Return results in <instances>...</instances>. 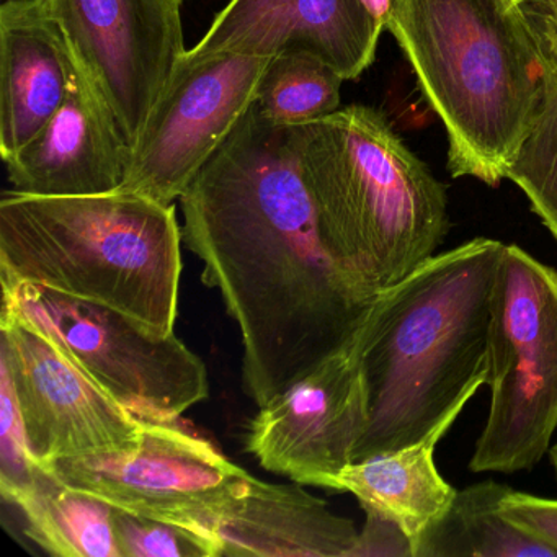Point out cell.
<instances>
[{
	"label": "cell",
	"instance_id": "1",
	"mask_svg": "<svg viewBox=\"0 0 557 557\" xmlns=\"http://www.w3.org/2000/svg\"><path fill=\"white\" fill-rule=\"evenodd\" d=\"M185 246L243 337V381L262 407L341 350L376 296L325 243L295 126L256 103L181 197Z\"/></svg>",
	"mask_w": 557,
	"mask_h": 557
},
{
	"label": "cell",
	"instance_id": "2",
	"mask_svg": "<svg viewBox=\"0 0 557 557\" xmlns=\"http://www.w3.org/2000/svg\"><path fill=\"white\" fill-rule=\"evenodd\" d=\"M504 247L475 237L376 296L363 324L368 417L354 462L422 438L484 386Z\"/></svg>",
	"mask_w": 557,
	"mask_h": 557
},
{
	"label": "cell",
	"instance_id": "3",
	"mask_svg": "<svg viewBox=\"0 0 557 557\" xmlns=\"http://www.w3.org/2000/svg\"><path fill=\"white\" fill-rule=\"evenodd\" d=\"M386 30L445 126L449 174L497 187L543 87V58L518 0H394Z\"/></svg>",
	"mask_w": 557,
	"mask_h": 557
},
{
	"label": "cell",
	"instance_id": "4",
	"mask_svg": "<svg viewBox=\"0 0 557 557\" xmlns=\"http://www.w3.org/2000/svg\"><path fill=\"white\" fill-rule=\"evenodd\" d=\"M182 230L174 205L132 191L0 200V283H34L174 334Z\"/></svg>",
	"mask_w": 557,
	"mask_h": 557
},
{
	"label": "cell",
	"instance_id": "5",
	"mask_svg": "<svg viewBox=\"0 0 557 557\" xmlns=\"http://www.w3.org/2000/svg\"><path fill=\"white\" fill-rule=\"evenodd\" d=\"M295 128L325 243L364 292L377 296L436 256L445 187L377 110L345 107Z\"/></svg>",
	"mask_w": 557,
	"mask_h": 557
},
{
	"label": "cell",
	"instance_id": "6",
	"mask_svg": "<svg viewBox=\"0 0 557 557\" xmlns=\"http://www.w3.org/2000/svg\"><path fill=\"white\" fill-rule=\"evenodd\" d=\"M485 384L491 406L469 469H533L557 430V272L513 244L495 273Z\"/></svg>",
	"mask_w": 557,
	"mask_h": 557
},
{
	"label": "cell",
	"instance_id": "7",
	"mask_svg": "<svg viewBox=\"0 0 557 557\" xmlns=\"http://www.w3.org/2000/svg\"><path fill=\"white\" fill-rule=\"evenodd\" d=\"M2 302L53 335L73 360L138 419L177 422L207 399L208 371L177 335L34 283L2 285Z\"/></svg>",
	"mask_w": 557,
	"mask_h": 557
},
{
	"label": "cell",
	"instance_id": "8",
	"mask_svg": "<svg viewBox=\"0 0 557 557\" xmlns=\"http://www.w3.org/2000/svg\"><path fill=\"white\" fill-rule=\"evenodd\" d=\"M47 469L113 508L194 531L220 557L221 527L250 478L190 430L145 419L129 448L60 459Z\"/></svg>",
	"mask_w": 557,
	"mask_h": 557
},
{
	"label": "cell",
	"instance_id": "9",
	"mask_svg": "<svg viewBox=\"0 0 557 557\" xmlns=\"http://www.w3.org/2000/svg\"><path fill=\"white\" fill-rule=\"evenodd\" d=\"M187 0H47L77 70L132 151L187 54Z\"/></svg>",
	"mask_w": 557,
	"mask_h": 557
},
{
	"label": "cell",
	"instance_id": "10",
	"mask_svg": "<svg viewBox=\"0 0 557 557\" xmlns=\"http://www.w3.org/2000/svg\"><path fill=\"white\" fill-rule=\"evenodd\" d=\"M273 58L184 57L129 151L120 190L181 200L259 96Z\"/></svg>",
	"mask_w": 557,
	"mask_h": 557
},
{
	"label": "cell",
	"instance_id": "11",
	"mask_svg": "<svg viewBox=\"0 0 557 557\" xmlns=\"http://www.w3.org/2000/svg\"><path fill=\"white\" fill-rule=\"evenodd\" d=\"M0 331V364L11 374L32 455L44 468L138 442V417L94 381L53 335L8 302H2Z\"/></svg>",
	"mask_w": 557,
	"mask_h": 557
},
{
	"label": "cell",
	"instance_id": "12",
	"mask_svg": "<svg viewBox=\"0 0 557 557\" xmlns=\"http://www.w3.org/2000/svg\"><path fill=\"white\" fill-rule=\"evenodd\" d=\"M363 324L308 376L259 407L247 430L246 449L263 469L302 485L331 488L335 475L354 462L368 417Z\"/></svg>",
	"mask_w": 557,
	"mask_h": 557
},
{
	"label": "cell",
	"instance_id": "13",
	"mask_svg": "<svg viewBox=\"0 0 557 557\" xmlns=\"http://www.w3.org/2000/svg\"><path fill=\"white\" fill-rule=\"evenodd\" d=\"M384 30L363 0H230L185 57L306 54L355 81L373 64Z\"/></svg>",
	"mask_w": 557,
	"mask_h": 557
},
{
	"label": "cell",
	"instance_id": "14",
	"mask_svg": "<svg viewBox=\"0 0 557 557\" xmlns=\"http://www.w3.org/2000/svg\"><path fill=\"white\" fill-rule=\"evenodd\" d=\"M128 161L115 120L79 73L57 115L5 165L12 191L83 197L120 190Z\"/></svg>",
	"mask_w": 557,
	"mask_h": 557
},
{
	"label": "cell",
	"instance_id": "15",
	"mask_svg": "<svg viewBox=\"0 0 557 557\" xmlns=\"http://www.w3.org/2000/svg\"><path fill=\"white\" fill-rule=\"evenodd\" d=\"M81 71L47 0L0 5V156L11 159L57 115Z\"/></svg>",
	"mask_w": 557,
	"mask_h": 557
},
{
	"label": "cell",
	"instance_id": "16",
	"mask_svg": "<svg viewBox=\"0 0 557 557\" xmlns=\"http://www.w3.org/2000/svg\"><path fill=\"white\" fill-rule=\"evenodd\" d=\"M224 557H350L358 530L302 484L250 474L220 531Z\"/></svg>",
	"mask_w": 557,
	"mask_h": 557
},
{
	"label": "cell",
	"instance_id": "17",
	"mask_svg": "<svg viewBox=\"0 0 557 557\" xmlns=\"http://www.w3.org/2000/svg\"><path fill=\"white\" fill-rule=\"evenodd\" d=\"M466 404L456 406L422 438L393 451L348 465L331 488L350 492L363 510H373L399 523L416 546L422 534L448 511L456 495L435 465V448Z\"/></svg>",
	"mask_w": 557,
	"mask_h": 557
},
{
	"label": "cell",
	"instance_id": "18",
	"mask_svg": "<svg viewBox=\"0 0 557 557\" xmlns=\"http://www.w3.org/2000/svg\"><path fill=\"white\" fill-rule=\"evenodd\" d=\"M510 487L484 481L456 492L448 511L420 537L416 557H557L500 510Z\"/></svg>",
	"mask_w": 557,
	"mask_h": 557
},
{
	"label": "cell",
	"instance_id": "19",
	"mask_svg": "<svg viewBox=\"0 0 557 557\" xmlns=\"http://www.w3.org/2000/svg\"><path fill=\"white\" fill-rule=\"evenodd\" d=\"M15 507L24 513L25 534L51 556L122 557L112 505L70 487L50 469Z\"/></svg>",
	"mask_w": 557,
	"mask_h": 557
},
{
	"label": "cell",
	"instance_id": "20",
	"mask_svg": "<svg viewBox=\"0 0 557 557\" xmlns=\"http://www.w3.org/2000/svg\"><path fill=\"white\" fill-rule=\"evenodd\" d=\"M341 74L306 54L273 58L263 74L256 107L267 122L299 126L341 109Z\"/></svg>",
	"mask_w": 557,
	"mask_h": 557
},
{
	"label": "cell",
	"instance_id": "21",
	"mask_svg": "<svg viewBox=\"0 0 557 557\" xmlns=\"http://www.w3.org/2000/svg\"><path fill=\"white\" fill-rule=\"evenodd\" d=\"M540 53L544 66L540 102L507 178L523 191L557 243V54Z\"/></svg>",
	"mask_w": 557,
	"mask_h": 557
},
{
	"label": "cell",
	"instance_id": "22",
	"mask_svg": "<svg viewBox=\"0 0 557 557\" xmlns=\"http://www.w3.org/2000/svg\"><path fill=\"white\" fill-rule=\"evenodd\" d=\"M47 468L32 455L8 368L0 364V492L17 504L44 478Z\"/></svg>",
	"mask_w": 557,
	"mask_h": 557
},
{
	"label": "cell",
	"instance_id": "23",
	"mask_svg": "<svg viewBox=\"0 0 557 557\" xmlns=\"http://www.w3.org/2000/svg\"><path fill=\"white\" fill-rule=\"evenodd\" d=\"M113 530L122 557H220L194 531L113 508Z\"/></svg>",
	"mask_w": 557,
	"mask_h": 557
},
{
	"label": "cell",
	"instance_id": "24",
	"mask_svg": "<svg viewBox=\"0 0 557 557\" xmlns=\"http://www.w3.org/2000/svg\"><path fill=\"white\" fill-rule=\"evenodd\" d=\"M500 510L515 527L557 553V498L510 488L502 498Z\"/></svg>",
	"mask_w": 557,
	"mask_h": 557
},
{
	"label": "cell",
	"instance_id": "25",
	"mask_svg": "<svg viewBox=\"0 0 557 557\" xmlns=\"http://www.w3.org/2000/svg\"><path fill=\"white\" fill-rule=\"evenodd\" d=\"M363 511L367 513V521L363 530L358 531L350 557H416L412 540L399 523L376 511Z\"/></svg>",
	"mask_w": 557,
	"mask_h": 557
},
{
	"label": "cell",
	"instance_id": "26",
	"mask_svg": "<svg viewBox=\"0 0 557 557\" xmlns=\"http://www.w3.org/2000/svg\"><path fill=\"white\" fill-rule=\"evenodd\" d=\"M521 11L536 38L537 48L557 54V5Z\"/></svg>",
	"mask_w": 557,
	"mask_h": 557
},
{
	"label": "cell",
	"instance_id": "27",
	"mask_svg": "<svg viewBox=\"0 0 557 557\" xmlns=\"http://www.w3.org/2000/svg\"><path fill=\"white\" fill-rule=\"evenodd\" d=\"M363 4L386 28L387 18H389L391 11H393L394 0H363Z\"/></svg>",
	"mask_w": 557,
	"mask_h": 557
},
{
	"label": "cell",
	"instance_id": "28",
	"mask_svg": "<svg viewBox=\"0 0 557 557\" xmlns=\"http://www.w3.org/2000/svg\"><path fill=\"white\" fill-rule=\"evenodd\" d=\"M521 9H541L553 8L557 5V0H518Z\"/></svg>",
	"mask_w": 557,
	"mask_h": 557
},
{
	"label": "cell",
	"instance_id": "29",
	"mask_svg": "<svg viewBox=\"0 0 557 557\" xmlns=\"http://www.w3.org/2000/svg\"><path fill=\"white\" fill-rule=\"evenodd\" d=\"M549 458H550V465H553L554 474H556V479H557V440H556V443H554V445L550 446Z\"/></svg>",
	"mask_w": 557,
	"mask_h": 557
},
{
	"label": "cell",
	"instance_id": "30",
	"mask_svg": "<svg viewBox=\"0 0 557 557\" xmlns=\"http://www.w3.org/2000/svg\"><path fill=\"white\" fill-rule=\"evenodd\" d=\"M2 2H8V0H2Z\"/></svg>",
	"mask_w": 557,
	"mask_h": 557
}]
</instances>
